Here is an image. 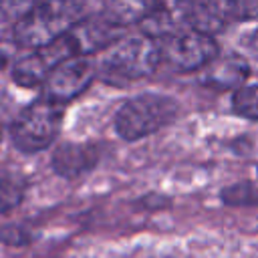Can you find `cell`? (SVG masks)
<instances>
[{
    "mask_svg": "<svg viewBox=\"0 0 258 258\" xmlns=\"http://www.w3.org/2000/svg\"><path fill=\"white\" fill-rule=\"evenodd\" d=\"M159 0H105V14L119 26L139 24Z\"/></svg>",
    "mask_w": 258,
    "mask_h": 258,
    "instance_id": "4fadbf2b",
    "label": "cell"
},
{
    "mask_svg": "<svg viewBox=\"0 0 258 258\" xmlns=\"http://www.w3.org/2000/svg\"><path fill=\"white\" fill-rule=\"evenodd\" d=\"M256 173H258V169H256Z\"/></svg>",
    "mask_w": 258,
    "mask_h": 258,
    "instance_id": "ffe728a7",
    "label": "cell"
},
{
    "mask_svg": "<svg viewBox=\"0 0 258 258\" xmlns=\"http://www.w3.org/2000/svg\"><path fill=\"white\" fill-rule=\"evenodd\" d=\"M179 115V103L169 95L143 93L129 99L115 115V131L125 141L143 139L169 123Z\"/></svg>",
    "mask_w": 258,
    "mask_h": 258,
    "instance_id": "3957f363",
    "label": "cell"
},
{
    "mask_svg": "<svg viewBox=\"0 0 258 258\" xmlns=\"http://www.w3.org/2000/svg\"><path fill=\"white\" fill-rule=\"evenodd\" d=\"M204 83L212 89H240L250 75L248 62L240 54H226L216 56L204 69Z\"/></svg>",
    "mask_w": 258,
    "mask_h": 258,
    "instance_id": "8fae6325",
    "label": "cell"
},
{
    "mask_svg": "<svg viewBox=\"0 0 258 258\" xmlns=\"http://www.w3.org/2000/svg\"><path fill=\"white\" fill-rule=\"evenodd\" d=\"M232 109L246 119L258 121V85H244L232 97Z\"/></svg>",
    "mask_w": 258,
    "mask_h": 258,
    "instance_id": "5bb4252c",
    "label": "cell"
},
{
    "mask_svg": "<svg viewBox=\"0 0 258 258\" xmlns=\"http://www.w3.org/2000/svg\"><path fill=\"white\" fill-rule=\"evenodd\" d=\"M157 42H159L161 64L175 73L202 71L210 60L218 56L216 40L191 28L159 38Z\"/></svg>",
    "mask_w": 258,
    "mask_h": 258,
    "instance_id": "5b68a950",
    "label": "cell"
},
{
    "mask_svg": "<svg viewBox=\"0 0 258 258\" xmlns=\"http://www.w3.org/2000/svg\"><path fill=\"white\" fill-rule=\"evenodd\" d=\"M99 161V149L91 143H62L52 155V167L58 175L77 177L91 171Z\"/></svg>",
    "mask_w": 258,
    "mask_h": 258,
    "instance_id": "7c38bea8",
    "label": "cell"
},
{
    "mask_svg": "<svg viewBox=\"0 0 258 258\" xmlns=\"http://www.w3.org/2000/svg\"><path fill=\"white\" fill-rule=\"evenodd\" d=\"M189 12L191 0H159L139 24L143 34L159 40L189 30Z\"/></svg>",
    "mask_w": 258,
    "mask_h": 258,
    "instance_id": "ba28073f",
    "label": "cell"
},
{
    "mask_svg": "<svg viewBox=\"0 0 258 258\" xmlns=\"http://www.w3.org/2000/svg\"><path fill=\"white\" fill-rule=\"evenodd\" d=\"M240 20L238 0H191L189 28L214 36Z\"/></svg>",
    "mask_w": 258,
    "mask_h": 258,
    "instance_id": "30bf717a",
    "label": "cell"
},
{
    "mask_svg": "<svg viewBox=\"0 0 258 258\" xmlns=\"http://www.w3.org/2000/svg\"><path fill=\"white\" fill-rule=\"evenodd\" d=\"M83 0H46L38 2L24 18L14 24V40L24 48L44 46L64 36L85 16Z\"/></svg>",
    "mask_w": 258,
    "mask_h": 258,
    "instance_id": "6da1fadb",
    "label": "cell"
},
{
    "mask_svg": "<svg viewBox=\"0 0 258 258\" xmlns=\"http://www.w3.org/2000/svg\"><path fill=\"white\" fill-rule=\"evenodd\" d=\"M4 125H6V117H4V107H2V103H0V139H2V135H4Z\"/></svg>",
    "mask_w": 258,
    "mask_h": 258,
    "instance_id": "d6986e66",
    "label": "cell"
},
{
    "mask_svg": "<svg viewBox=\"0 0 258 258\" xmlns=\"http://www.w3.org/2000/svg\"><path fill=\"white\" fill-rule=\"evenodd\" d=\"M97 75V64L89 56H71L62 60L42 83L44 85V97L67 103L81 95Z\"/></svg>",
    "mask_w": 258,
    "mask_h": 258,
    "instance_id": "52a82bcc",
    "label": "cell"
},
{
    "mask_svg": "<svg viewBox=\"0 0 258 258\" xmlns=\"http://www.w3.org/2000/svg\"><path fill=\"white\" fill-rule=\"evenodd\" d=\"M71 56H81L77 54V48L69 36V32L44 46L34 48L30 54L20 58L14 64L12 77L18 85L22 87H38L46 81V77L67 58Z\"/></svg>",
    "mask_w": 258,
    "mask_h": 258,
    "instance_id": "8992f818",
    "label": "cell"
},
{
    "mask_svg": "<svg viewBox=\"0 0 258 258\" xmlns=\"http://www.w3.org/2000/svg\"><path fill=\"white\" fill-rule=\"evenodd\" d=\"M240 20H258V0H238Z\"/></svg>",
    "mask_w": 258,
    "mask_h": 258,
    "instance_id": "ac0fdd59",
    "label": "cell"
},
{
    "mask_svg": "<svg viewBox=\"0 0 258 258\" xmlns=\"http://www.w3.org/2000/svg\"><path fill=\"white\" fill-rule=\"evenodd\" d=\"M222 200L230 206H258V185L236 183L222 191Z\"/></svg>",
    "mask_w": 258,
    "mask_h": 258,
    "instance_id": "2e32d148",
    "label": "cell"
},
{
    "mask_svg": "<svg viewBox=\"0 0 258 258\" xmlns=\"http://www.w3.org/2000/svg\"><path fill=\"white\" fill-rule=\"evenodd\" d=\"M161 67L159 42L147 34L121 36L113 42L97 64V73L107 83L137 81L153 75Z\"/></svg>",
    "mask_w": 258,
    "mask_h": 258,
    "instance_id": "7a4b0ae2",
    "label": "cell"
},
{
    "mask_svg": "<svg viewBox=\"0 0 258 258\" xmlns=\"http://www.w3.org/2000/svg\"><path fill=\"white\" fill-rule=\"evenodd\" d=\"M24 196V183L18 177L6 175L0 179V212H8L20 204Z\"/></svg>",
    "mask_w": 258,
    "mask_h": 258,
    "instance_id": "9a60e30c",
    "label": "cell"
},
{
    "mask_svg": "<svg viewBox=\"0 0 258 258\" xmlns=\"http://www.w3.org/2000/svg\"><path fill=\"white\" fill-rule=\"evenodd\" d=\"M121 28L117 22H113L107 14L105 16H91L79 20L71 30L69 36L77 48V54L89 56L91 52L109 48L113 42L121 38Z\"/></svg>",
    "mask_w": 258,
    "mask_h": 258,
    "instance_id": "9c48e42d",
    "label": "cell"
},
{
    "mask_svg": "<svg viewBox=\"0 0 258 258\" xmlns=\"http://www.w3.org/2000/svg\"><path fill=\"white\" fill-rule=\"evenodd\" d=\"M60 123L62 105L48 97H42L18 113L12 123L10 135L20 151L34 153L48 147L56 139Z\"/></svg>",
    "mask_w": 258,
    "mask_h": 258,
    "instance_id": "277c9868",
    "label": "cell"
},
{
    "mask_svg": "<svg viewBox=\"0 0 258 258\" xmlns=\"http://www.w3.org/2000/svg\"><path fill=\"white\" fill-rule=\"evenodd\" d=\"M36 4H38V0H0V18L18 22Z\"/></svg>",
    "mask_w": 258,
    "mask_h": 258,
    "instance_id": "e0dca14e",
    "label": "cell"
},
{
    "mask_svg": "<svg viewBox=\"0 0 258 258\" xmlns=\"http://www.w3.org/2000/svg\"><path fill=\"white\" fill-rule=\"evenodd\" d=\"M256 38H258V34H256Z\"/></svg>",
    "mask_w": 258,
    "mask_h": 258,
    "instance_id": "44dd1931",
    "label": "cell"
}]
</instances>
